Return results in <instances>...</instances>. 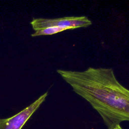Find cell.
Here are the masks:
<instances>
[{
  "label": "cell",
  "instance_id": "6da1fadb",
  "mask_svg": "<svg viewBox=\"0 0 129 129\" xmlns=\"http://www.w3.org/2000/svg\"><path fill=\"white\" fill-rule=\"evenodd\" d=\"M56 71L99 113L108 129L129 121V90L117 80L112 69L89 67L83 71Z\"/></svg>",
  "mask_w": 129,
  "mask_h": 129
},
{
  "label": "cell",
  "instance_id": "7a4b0ae2",
  "mask_svg": "<svg viewBox=\"0 0 129 129\" xmlns=\"http://www.w3.org/2000/svg\"><path fill=\"white\" fill-rule=\"evenodd\" d=\"M31 24L34 30H38L55 26L68 27L74 29L87 27L92 24V22L86 16L65 17L55 19H36Z\"/></svg>",
  "mask_w": 129,
  "mask_h": 129
},
{
  "label": "cell",
  "instance_id": "3957f363",
  "mask_svg": "<svg viewBox=\"0 0 129 129\" xmlns=\"http://www.w3.org/2000/svg\"><path fill=\"white\" fill-rule=\"evenodd\" d=\"M48 95L46 92L32 104L15 115L7 119H0V129H21L31 115L45 100Z\"/></svg>",
  "mask_w": 129,
  "mask_h": 129
},
{
  "label": "cell",
  "instance_id": "277c9868",
  "mask_svg": "<svg viewBox=\"0 0 129 129\" xmlns=\"http://www.w3.org/2000/svg\"><path fill=\"white\" fill-rule=\"evenodd\" d=\"M73 29L70 27H62V26H55L48 27L42 29H39L36 30V32L32 34V36H37L40 35H52L56 34L66 30Z\"/></svg>",
  "mask_w": 129,
  "mask_h": 129
},
{
  "label": "cell",
  "instance_id": "5b68a950",
  "mask_svg": "<svg viewBox=\"0 0 129 129\" xmlns=\"http://www.w3.org/2000/svg\"><path fill=\"white\" fill-rule=\"evenodd\" d=\"M113 129H123V128L121 127L120 124H118V125H117Z\"/></svg>",
  "mask_w": 129,
  "mask_h": 129
}]
</instances>
